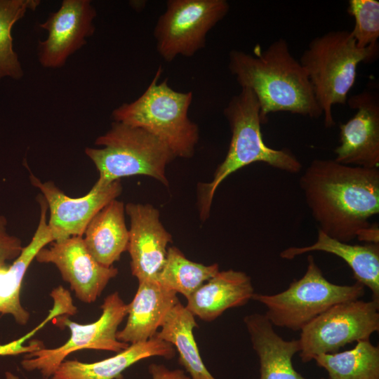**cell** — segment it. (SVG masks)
Segmentation results:
<instances>
[{
    "label": "cell",
    "instance_id": "obj_1",
    "mask_svg": "<svg viewBox=\"0 0 379 379\" xmlns=\"http://www.w3.org/2000/svg\"><path fill=\"white\" fill-rule=\"evenodd\" d=\"M319 230L348 243L371 226L379 213V168L314 159L300 179Z\"/></svg>",
    "mask_w": 379,
    "mask_h": 379
},
{
    "label": "cell",
    "instance_id": "obj_2",
    "mask_svg": "<svg viewBox=\"0 0 379 379\" xmlns=\"http://www.w3.org/2000/svg\"><path fill=\"white\" fill-rule=\"evenodd\" d=\"M228 68L241 88L255 94L262 124L274 112L312 119L323 115L305 69L291 54L284 39L279 38L264 50L257 44L253 53L231 51Z\"/></svg>",
    "mask_w": 379,
    "mask_h": 379
},
{
    "label": "cell",
    "instance_id": "obj_3",
    "mask_svg": "<svg viewBox=\"0 0 379 379\" xmlns=\"http://www.w3.org/2000/svg\"><path fill=\"white\" fill-rule=\"evenodd\" d=\"M223 114L231 130V140L226 157L215 170L213 180L201 184L199 189V207L203 220L208 216L217 188L237 170L255 162H262L290 173H298L302 168L301 163L291 150L273 149L265 143L260 105L252 91L241 88L230 99Z\"/></svg>",
    "mask_w": 379,
    "mask_h": 379
},
{
    "label": "cell",
    "instance_id": "obj_4",
    "mask_svg": "<svg viewBox=\"0 0 379 379\" xmlns=\"http://www.w3.org/2000/svg\"><path fill=\"white\" fill-rule=\"evenodd\" d=\"M378 44L359 48L350 31L332 30L313 39L299 60L323 112L326 128L335 125L333 107L347 104L357 67L378 56Z\"/></svg>",
    "mask_w": 379,
    "mask_h": 379
},
{
    "label": "cell",
    "instance_id": "obj_5",
    "mask_svg": "<svg viewBox=\"0 0 379 379\" xmlns=\"http://www.w3.org/2000/svg\"><path fill=\"white\" fill-rule=\"evenodd\" d=\"M162 67L135 100L124 103L112 113L114 121L142 128L163 142L175 157L193 156L198 142V126L188 117L192 93L176 91L166 79L161 83Z\"/></svg>",
    "mask_w": 379,
    "mask_h": 379
},
{
    "label": "cell",
    "instance_id": "obj_6",
    "mask_svg": "<svg viewBox=\"0 0 379 379\" xmlns=\"http://www.w3.org/2000/svg\"><path fill=\"white\" fill-rule=\"evenodd\" d=\"M95 144L102 147L85 149L99 172L95 185L107 186L121 178L144 175L168 186L166 167L175 157L145 130L114 121Z\"/></svg>",
    "mask_w": 379,
    "mask_h": 379
},
{
    "label": "cell",
    "instance_id": "obj_7",
    "mask_svg": "<svg viewBox=\"0 0 379 379\" xmlns=\"http://www.w3.org/2000/svg\"><path fill=\"white\" fill-rule=\"evenodd\" d=\"M307 260L304 275L294 279L286 290L274 295L253 294L252 300L267 308L265 314L274 326L301 331L332 306L364 295L362 284L357 281L351 285L333 284L324 276L312 255Z\"/></svg>",
    "mask_w": 379,
    "mask_h": 379
},
{
    "label": "cell",
    "instance_id": "obj_8",
    "mask_svg": "<svg viewBox=\"0 0 379 379\" xmlns=\"http://www.w3.org/2000/svg\"><path fill=\"white\" fill-rule=\"evenodd\" d=\"M101 309L100 318L87 324L72 321L67 316L58 317L57 325L69 328V338L58 347H44L27 354L21 361L22 367L27 371H37L48 378L66 357L76 351L91 349L117 353L127 348L130 345L119 341L117 333L128 314V304L114 292L105 298Z\"/></svg>",
    "mask_w": 379,
    "mask_h": 379
},
{
    "label": "cell",
    "instance_id": "obj_9",
    "mask_svg": "<svg viewBox=\"0 0 379 379\" xmlns=\"http://www.w3.org/2000/svg\"><path fill=\"white\" fill-rule=\"evenodd\" d=\"M379 330V301L359 299L336 304L301 331L300 357L307 363L322 354L338 352L354 342L370 340Z\"/></svg>",
    "mask_w": 379,
    "mask_h": 379
},
{
    "label": "cell",
    "instance_id": "obj_10",
    "mask_svg": "<svg viewBox=\"0 0 379 379\" xmlns=\"http://www.w3.org/2000/svg\"><path fill=\"white\" fill-rule=\"evenodd\" d=\"M230 11L226 0H168L154 29L157 51L166 62L192 57L204 48L206 36Z\"/></svg>",
    "mask_w": 379,
    "mask_h": 379
},
{
    "label": "cell",
    "instance_id": "obj_11",
    "mask_svg": "<svg viewBox=\"0 0 379 379\" xmlns=\"http://www.w3.org/2000/svg\"><path fill=\"white\" fill-rule=\"evenodd\" d=\"M31 183L38 188L45 199L50 217L48 225L55 241L71 237H83L86 227L93 217L111 201L121 193L120 180L107 186L95 185L81 197L73 198L63 193L51 181L41 182L30 175Z\"/></svg>",
    "mask_w": 379,
    "mask_h": 379
},
{
    "label": "cell",
    "instance_id": "obj_12",
    "mask_svg": "<svg viewBox=\"0 0 379 379\" xmlns=\"http://www.w3.org/2000/svg\"><path fill=\"white\" fill-rule=\"evenodd\" d=\"M354 116L340 126V144L334 160L366 168H379V94L366 88L347 98Z\"/></svg>",
    "mask_w": 379,
    "mask_h": 379
},
{
    "label": "cell",
    "instance_id": "obj_13",
    "mask_svg": "<svg viewBox=\"0 0 379 379\" xmlns=\"http://www.w3.org/2000/svg\"><path fill=\"white\" fill-rule=\"evenodd\" d=\"M52 243L49 248H41L35 260L55 265L79 300L85 303L95 302L109 281L117 275L118 270L98 262L87 250L83 237H71Z\"/></svg>",
    "mask_w": 379,
    "mask_h": 379
},
{
    "label": "cell",
    "instance_id": "obj_14",
    "mask_svg": "<svg viewBox=\"0 0 379 379\" xmlns=\"http://www.w3.org/2000/svg\"><path fill=\"white\" fill-rule=\"evenodd\" d=\"M96 11L89 0H63L40 27L46 39L38 45V58L46 68L63 66L67 58L87 42L95 32Z\"/></svg>",
    "mask_w": 379,
    "mask_h": 379
},
{
    "label": "cell",
    "instance_id": "obj_15",
    "mask_svg": "<svg viewBox=\"0 0 379 379\" xmlns=\"http://www.w3.org/2000/svg\"><path fill=\"white\" fill-rule=\"evenodd\" d=\"M125 211L130 218L128 249L132 274L138 281L157 280L167 255L171 234L159 220V212L150 204L128 203Z\"/></svg>",
    "mask_w": 379,
    "mask_h": 379
},
{
    "label": "cell",
    "instance_id": "obj_16",
    "mask_svg": "<svg viewBox=\"0 0 379 379\" xmlns=\"http://www.w3.org/2000/svg\"><path fill=\"white\" fill-rule=\"evenodd\" d=\"M179 301L177 293L166 288L157 280L138 281L136 293L128 304L126 324L117 331V340L131 345L152 338Z\"/></svg>",
    "mask_w": 379,
    "mask_h": 379
},
{
    "label": "cell",
    "instance_id": "obj_17",
    "mask_svg": "<svg viewBox=\"0 0 379 379\" xmlns=\"http://www.w3.org/2000/svg\"><path fill=\"white\" fill-rule=\"evenodd\" d=\"M37 201L40 206V218L30 242L22 248L11 265L0 264V314L11 315L21 326L26 325L30 317L20 301L24 277L38 252L55 241L48 225L46 201L41 194L37 197Z\"/></svg>",
    "mask_w": 379,
    "mask_h": 379
},
{
    "label": "cell",
    "instance_id": "obj_18",
    "mask_svg": "<svg viewBox=\"0 0 379 379\" xmlns=\"http://www.w3.org/2000/svg\"><path fill=\"white\" fill-rule=\"evenodd\" d=\"M244 322L258 357L259 379H307L294 368L292 363L293 357L300 350L298 339L282 338L265 314L246 315Z\"/></svg>",
    "mask_w": 379,
    "mask_h": 379
},
{
    "label": "cell",
    "instance_id": "obj_19",
    "mask_svg": "<svg viewBox=\"0 0 379 379\" xmlns=\"http://www.w3.org/2000/svg\"><path fill=\"white\" fill-rule=\"evenodd\" d=\"M254 293L251 279L245 272L219 271L187 299L185 307L194 317L212 321L227 310L247 304Z\"/></svg>",
    "mask_w": 379,
    "mask_h": 379
},
{
    "label": "cell",
    "instance_id": "obj_20",
    "mask_svg": "<svg viewBox=\"0 0 379 379\" xmlns=\"http://www.w3.org/2000/svg\"><path fill=\"white\" fill-rule=\"evenodd\" d=\"M175 349L155 336L143 343L130 345L116 355L93 363L77 359L65 360L53 374L52 379H118L135 363L152 357L171 359Z\"/></svg>",
    "mask_w": 379,
    "mask_h": 379
},
{
    "label": "cell",
    "instance_id": "obj_21",
    "mask_svg": "<svg viewBox=\"0 0 379 379\" xmlns=\"http://www.w3.org/2000/svg\"><path fill=\"white\" fill-rule=\"evenodd\" d=\"M312 251H323L343 259L350 267L357 282L369 288L372 300L379 301V245H352L335 239L318 230L317 241L306 246H291L280 253L283 259L292 260Z\"/></svg>",
    "mask_w": 379,
    "mask_h": 379
},
{
    "label": "cell",
    "instance_id": "obj_22",
    "mask_svg": "<svg viewBox=\"0 0 379 379\" xmlns=\"http://www.w3.org/2000/svg\"><path fill=\"white\" fill-rule=\"evenodd\" d=\"M124 213L122 201H111L93 217L83 235L88 252L105 267L113 266L128 249L129 232Z\"/></svg>",
    "mask_w": 379,
    "mask_h": 379
},
{
    "label": "cell",
    "instance_id": "obj_23",
    "mask_svg": "<svg viewBox=\"0 0 379 379\" xmlns=\"http://www.w3.org/2000/svg\"><path fill=\"white\" fill-rule=\"evenodd\" d=\"M194 316L180 301L173 307L155 337L168 342L179 353L178 361L190 379H215L206 368L194 339Z\"/></svg>",
    "mask_w": 379,
    "mask_h": 379
},
{
    "label": "cell",
    "instance_id": "obj_24",
    "mask_svg": "<svg viewBox=\"0 0 379 379\" xmlns=\"http://www.w3.org/2000/svg\"><path fill=\"white\" fill-rule=\"evenodd\" d=\"M313 360L328 372V379H379V347L370 340L358 341L349 350L319 354Z\"/></svg>",
    "mask_w": 379,
    "mask_h": 379
},
{
    "label": "cell",
    "instance_id": "obj_25",
    "mask_svg": "<svg viewBox=\"0 0 379 379\" xmlns=\"http://www.w3.org/2000/svg\"><path fill=\"white\" fill-rule=\"evenodd\" d=\"M219 272L217 263L204 265L188 260L180 249L168 248L164 265L157 280L187 299Z\"/></svg>",
    "mask_w": 379,
    "mask_h": 379
},
{
    "label": "cell",
    "instance_id": "obj_26",
    "mask_svg": "<svg viewBox=\"0 0 379 379\" xmlns=\"http://www.w3.org/2000/svg\"><path fill=\"white\" fill-rule=\"evenodd\" d=\"M39 0H0V81L6 77L20 79L23 71L13 50L11 29L29 10H35Z\"/></svg>",
    "mask_w": 379,
    "mask_h": 379
},
{
    "label": "cell",
    "instance_id": "obj_27",
    "mask_svg": "<svg viewBox=\"0 0 379 379\" xmlns=\"http://www.w3.org/2000/svg\"><path fill=\"white\" fill-rule=\"evenodd\" d=\"M347 11L354 20L350 33L357 46L364 48L378 44L379 1L350 0Z\"/></svg>",
    "mask_w": 379,
    "mask_h": 379
},
{
    "label": "cell",
    "instance_id": "obj_28",
    "mask_svg": "<svg viewBox=\"0 0 379 379\" xmlns=\"http://www.w3.org/2000/svg\"><path fill=\"white\" fill-rule=\"evenodd\" d=\"M61 313V310L58 307L53 306L48 316L34 328L17 340L6 344H0V356L17 355L22 353L28 354L44 347L43 342L39 340H32L27 345H25L24 343L47 323L60 316Z\"/></svg>",
    "mask_w": 379,
    "mask_h": 379
},
{
    "label": "cell",
    "instance_id": "obj_29",
    "mask_svg": "<svg viewBox=\"0 0 379 379\" xmlns=\"http://www.w3.org/2000/svg\"><path fill=\"white\" fill-rule=\"evenodd\" d=\"M7 220L0 215V264L15 260L23 248L21 240L7 231Z\"/></svg>",
    "mask_w": 379,
    "mask_h": 379
},
{
    "label": "cell",
    "instance_id": "obj_30",
    "mask_svg": "<svg viewBox=\"0 0 379 379\" xmlns=\"http://www.w3.org/2000/svg\"><path fill=\"white\" fill-rule=\"evenodd\" d=\"M149 373L152 379H190L182 370H171L163 364H151Z\"/></svg>",
    "mask_w": 379,
    "mask_h": 379
},
{
    "label": "cell",
    "instance_id": "obj_31",
    "mask_svg": "<svg viewBox=\"0 0 379 379\" xmlns=\"http://www.w3.org/2000/svg\"><path fill=\"white\" fill-rule=\"evenodd\" d=\"M359 240L368 242V244H378V228L371 225L361 231L357 237Z\"/></svg>",
    "mask_w": 379,
    "mask_h": 379
},
{
    "label": "cell",
    "instance_id": "obj_32",
    "mask_svg": "<svg viewBox=\"0 0 379 379\" xmlns=\"http://www.w3.org/2000/svg\"><path fill=\"white\" fill-rule=\"evenodd\" d=\"M5 379H20L17 375H14L10 371L5 373Z\"/></svg>",
    "mask_w": 379,
    "mask_h": 379
}]
</instances>
